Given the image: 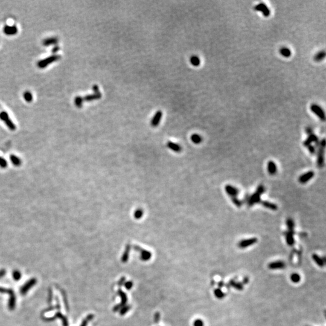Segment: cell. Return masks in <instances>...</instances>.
<instances>
[{
	"label": "cell",
	"mask_w": 326,
	"mask_h": 326,
	"mask_svg": "<svg viewBox=\"0 0 326 326\" xmlns=\"http://www.w3.org/2000/svg\"><path fill=\"white\" fill-rule=\"evenodd\" d=\"M60 57H61L60 56L57 55H52L51 56H49L47 58H45L43 60H41L39 61L37 63V66L39 68H44L45 67H47L48 65H50V64L52 63L53 62L59 60L60 59Z\"/></svg>",
	"instance_id": "cell-1"
},
{
	"label": "cell",
	"mask_w": 326,
	"mask_h": 326,
	"mask_svg": "<svg viewBox=\"0 0 326 326\" xmlns=\"http://www.w3.org/2000/svg\"><path fill=\"white\" fill-rule=\"evenodd\" d=\"M0 119H1L7 126V127L11 130H15L16 129V127L14 123L11 120L9 117V114L5 112L2 111L0 113Z\"/></svg>",
	"instance_id": "cell-2"
},
{
	"label": "cell",
	"mask_w": 326,
	"mask_h": 326,
	"mask_svg": "<svg viewBox=\"0 0 326 326\" xmlns=\"http://www.w3.org/2000/svg\"><path fill=\"white\" fill-rule=\"evenodd\" d=\"M319 152H318V160H317V164L318 166L319 167H322L324 165V148L325 146V139H323L320 144H319Z\"/></svg>",
	"instance_id": "cell-3"
},
{
	"label": "cell",
	"mask_w": 326,
	"mask_h": 326,
	"mask_svg": "<svg viewBox=\"0 0 326 326\" xmlns=\"http://www.w3.org/2000/svg\"><path fill=\"white\" fill-rule=\"evenodd\" d=\"M134 248L140 252V257H141V259L143 261H148L149 260L151 257H152V254L151 253H150L149 251H147L146 250H144L143 248H141L140 246H137V245H134Z\"/></svg>",
	"instance_id": "cell-4"
},
{
	"label": "cell",
	"mask_w": 326,
	"mask_h": 326,
	"mask_svg": "<svg viewBox=\"0 0 326 326\" xmlns=\"http://www.w3.org/2000/svg\"><path fill=\"white\" fill-rule=\"evenodd\" d=\"M311 109L321 120L324 121L325 120V114L322 109L319 106L316 104H313L311 106Z\"/></svg>",
	"instance_id": "cell-5"
},
{
	"label": "cell",
	"mask_w": 326,
	"mask_h": 326,
	"mask_svg": "<svg viewBox=\"0 0 326 326\" xmlns=\"http://www.w3.org/2000/svg\"><path fill=\"white\" fill-rule=\"evenodd\" d=\"M37 283V280L36 279H31L29 280L26 283L24 284V285L21 288L20 293L22 295H25V293L32 287H33L35 284Z\"/></svg>",
	"instance_id": "cell-6"
},
{
	"label": "cell",
	"mask_w": 326,
	"mask_h": 326,
	"mask_svg": "<svg viewBox=\"0 0 326 326\" xmlns=\"http://www.w3.org/2000/svg\"><path fill=\"white\" fill-rule=\"evenodd\" d=\"M118 293L119 294V295L120 296L121 298H122V302L121 303L119 304V305H117L116 306L114 307L113 311L114 312H117L122 307H123L126 305L127 301V296L126 295V293L123 292L121 289H119V291H118Z\"/></svg>",
	"instance_id": "cell-7"
},
{
	"label": "cell",
	"mask_w": 326,
	"mask_h": 326,
	"mask_svg": "<svg viewBox=\"0 0 326 326\" xmlns=\"http://www.w3.org/2000/svg\"><path fill=\"white\" fill-rule=\"evenodd\" d=\"M257 242V239L255 237L254 238H250L247 239H245L241 240L239 243V247L241 248H245L248 247L251 245H253L254 243H255Z\"/></svg>",
	"instance_id": "cell-8"
},
{
	"label": "cell",
	"mask_w": 326,
	"mask_h": 326,
	"mask_svg": "<svg viewBox=\"0 0 326 326\" xmlns=\"http://www.w3.org/2000/svg\"><path fill=\"white\" fill-rule=\"evenodd\" d=\"M254 9L256 11H259L262 12L265 17H268V16H269L270 15V10L269 8L263 3H260L256 5Z\"/></svg>",
	"instance_id": "cell-9"
},
{
	"label": "cell",
	"mask_w": 326,
	"mask_h": 326,
	"mask_svg": "<svg viewBox=\"0 0 326 326\" xmlns=\"http://www.w3.org/2000/svg\"><path fill=\"white\" fill-rule=\"evenodd\" d=\"M225 189L226 193L229 196H230L231 198L237 197V196L239 194V190H238L237 188L231 185H226L225 186Z\"/></svg>",
	"instance_id": "cell-10"
},
{
	"label": "cell",
	"mask_w": 326,
	"mask_h": 326,
	"mask_svg": "<svg viewBox=\"0 0 326 326\" xmlns=\"http://www.w3.org/2000/svg\"><path fill=\"white\" fill-rule=\"evenodd\" d=\"M261 194L255 191V193L252 194L248 201V205L249 207L254 205L255 204H258L261 202Z\"/></svg>",
	"instance_id": "cell-11"
},
{
	"label": "cell",
	"mask_w": 326,
	"mask_h": 326,
	"mask_svg": "<svg viewBox=\"0 0 326 326\" xmlns=\"http://www.w3.org/2000/svg\"><path fill=\"white\" fill-rule=\"evenodd\" d=\"M314 172L313 171H309L301 175L299 178V182L301 184H305L314 176Z\"/></svg>",
	"instance_id": "cell-12"
},
{
	"label": "cell",
	"mask_w": 326,
	"mask_h": 326,
	"mask_svg": "<svg viewBox=\"0 0 326 326\" xmlns=\"http://www.w3.org/2000/svg\"><path fill=\"white\" fill-rule=\"evenodd\" d=\"M162 117V112L161 111H158L155 114L153 118L151 120V124L153 127H156L160 123L161 119Z\"/></svg>",
	"instance_id": "cell-13"
},
{
	"label": "cell",
	"mask_w": 326,
	"mask_h": 326,
	"mask_svg": "<svg viewBox=\"0 0 326 326\" xmlns=\"http://www.w3.org/2000/svg\"><path fill=\"white\" fill-rule=\"evenodd\" d=\"M56 318H59L60 319H62V323H63V326H68V321H67V318L65 317V316H63L60 312H57L56 314V315L52 317V318H45L44 320L45 321H53L55 319H56Z\"/></svg>",
	"instance_id": "cell-14"
},
{
	"label": "cell",
	"mask_w": 326,
	"mask_h": 326,
	"mask_svg": "<svg viewBox=\"0 0 326 326\" xmlns=\"http://www.w3.org/2000/svg\"><path fill=\"white\" fill-rule=\"evenodd\" d=\"M18 28L15 25L9 26V25H6L3 28V31L6 35L11 36V35H15L18 33Z\"/></svg>",
	"instance_id": "cell-15"
},
{
	"label": "cell",
	"mask_w": 326,
	"mask_h": 326,
	"mask_svg": "<svg viewBox=\"0 0 326 326\" xmlns=\"http://www.w3.org/2000/svg\"><path fill=\"white\" fill-rule=\"evenodd\" d=\"M101 97H102L101 92L94 93L93 94H90V95H86L85 97L83 98V100H84V101H85V102H91V101H93V100H95L99 99H100Z\"/></svg>",
	"instance_id": "cell-16"
},
{
	"label": "cell",
	"mask_w": 326,
	"mask_h": 326,
	"mask_svg": "<svg viewBox=\"0 0 326 326\" xmlns=\"http://www.w3.org/2000/svg\"><path fill=\"white\" fill-rule=\"evenodd\" d=\"M312 143H318V138L317 136L314 134L309 135L308 138L304 142V145L305 146H309L310 145H311Z\"/></svg>",
	"instance_id": "cell-17"
},
{
	"label": "cell",
	"mask_w": 326,
	"mask_h": 326,
	"mask_svg": "<svg viewBox=\"0 0 326 326\" xmlns=\"http://www.w3.org/2000/svg\"><path fill=\"white\" fill-rule=\"evenodd\" d=\"M167 146L170 149L172 150L174 152H179L181 151V147L177 143H173L172 141H169L167 142Z\"/></svg>",
	"instance_id": "cell-18"
},
{
	"label": "cell",
	"mask_w": 326,
	"mask_h": 326,
	"mask_svg": "<svg viewBox=\"0 0 326 326\" xmlns=\"http://www.w3.org/2000/svg\"><path fill=\"white\" fill-rule=\"evenodd\" d=\"M267 168H268V171L270 175H275L277 173V166L274 161H269L268 162Z\"/></svg>",
	"instance_id": "cell-19"
},
{
	"label": "cell",
	"mask_w": 326,
	"mask_h": 326,
	"mask_svg": "<svg viewBox=\"0 0 326 326\" xmlns=\"http://www.w3.org/2000/svg\"><path fill=\"white\" fill-rule=\"evenodd\" d=\"M10 298L9 301L8 307L10 311H13L14 310L15 306H16V297L15 295V293L13 292L10 293Z\"/></svg>",
	"instance_id": "cell-20"
},
{
	"label": "cell",
	"mask_w": 326,
	"mask_h": 326,
	"mask_svg": "<svg viewBox=\"0 0 326 326\" xmlns=\"http://www.w3.org/2000/svg\"><path fill=\"white\" fill-rule=\"evenodd\" d=\"M10 161L12 163V164L15 166H16V167H19L22 164V161L21 159L18 156H16L15 155H11L10 156Z\"/></svg>",
	"instance_id": "cell-21"
},
{
	"label": "cell",
	"mask_w": 326,
	"mask_h": 326,
	"mask_svg": "<svg viewBox=\"0 0 326 326\" xmlns=\"http://www.w3.org/2000/svg\"><path fill=\"white\" fill-rule=\"evenodd\" d=\"M58 41H59V40H58L57 38L52 37V38H49L44 39L43 41L42 44L44 46H49V45H51L56 44L58 42Z\"/></svg>",
	"instance_id": "cell-22"
},
{
	"label": "cell",
	"mask_w": 326,
	"mask_h": 326,
	"mask_svg": "<svg viewBox=\"0 0 326 326\" xmlns=\"http://www.w3.org/2000/svg\"><path fill=\"white\" fill-rule=\"evenodd\" d=\"M260 204H262L264 207L266 208H268V209H270L271 210H274V211H275L277 210V209H278V207H277V205L274 203H272V202H268V201H261L260 202Z\"/></svg>",
	"instance_id": "cell-23"
},
{
	"label": "cell",
	"mask_w": 326,
	"mask_h": 326,
	"mask_svg": "<svg viewBox=\"0 0 326 326\" xmlns=\"http://www.w3.org/2000/svg\"><path fill=\"white\" fill-rule=\"evenodd\" d=\"M130 246L129 245H127L126 247V249L124 250V252L122 255V261L123 262V263H126L127 262V260L129 259V253H130Z\"/></svg>",
	"instance_id": "cell-24"
},
{
	"label": "cell",
	"mask_w": 326,
	"mask_h": 326,
	"mask_svg": "<svg viewBox=\"0 0 326 326\" xmlns=\"http://www.w3.org/2000/svg\"><path fill=\"white\" fill-rule=\"evenodd\" d=\"M190 62L191 64L194 67H198L201 63L200 59L197 56H192L190 59Z\"/></svg>",
	"instance_id": "cell-25"
},
{
	"label": "cell",
	"mask_w": 326,
	"mask_h": 326,
	"mask_svg": "<svg viewBox=\"0 0 326 326\" xmlns=\"http://www.w3.org/2000/svg\"><path fill=\"white\" fill-rule=\"evenodd\" d=\"M191 140L195 144H199L202 141V138L199 134H194L191 137Z\"/></svg>",
	"instance_id": "cell-26"
},
{
	"label": "cell",
	"mask_w": 326,
	"mask_h": 326,
	"mask_svg": "<svg viewBox=\"0 0 326 326\" xmlns=\"http://www.w3.org/2000/svg\"><path fill=\"white\" fill-rule=\"evenodd\" d=\"M280 53L281 55H282L283 56H284L285 57H289L291 55L290 50L287 47H282L280 49Z\"/></svg>",
	"instance_id": "cell-27"
},
{
	"label": "cell",
	"mask_w": 326,
	"mask_h": 326,
	"mask_svg": "<svg viewBox=\"0 0 326 326\" xmlns=\"http://www.w3.org/2000/svg\"><path fill=\"white\" fill-rule=\"evenodd\" d=\"M325 53L324 51H321L317 53L314 57V59L315 61L319 62L323 60L325 58Z\"/></svg>",
	"instance_id": "cell-28"
},
{
	"label": "cell",
	"mask_w": 326,
	"mask_h": 326,
	"mask_svg": "<svg viewBox=\"0 0 326 326\" xmlns=\"http://www.w3.org/2000/svg\"><path fill=\"white\" fill-rule=\"evenodd\" d=\"M83 97L80 96H77L74 99V104L77 108H82L83 105Z\"/></svg>",
	"instance_id": "cell-29"
},
{
	"label": "cell",
	"mask_w": 326,
	"mask_h": 326,
	"mask_svg": "<svg viewBox=\"0 0 326 326\" xmlns=\"http://www.w3.org/2000/svg\"><path fill=\"white\" fill-rule=\"evenodd\" d=\"M24 98L26 102H31L33 100V95L30 91H25L24 94Z\"/></svg>",
	"instance_id": "cell-30"
},
{
	"label": "cell",
	"mask_w": 326,
	"mask_h": 326,
	"mask_svg": "<svg viewBox=\"0 0 326 326\" xmlns=\"http://www.w3.org/2000/svg\"><path fill=\"white\" fill-rule=\"evenodd\" d=\"M286 225L289 228V230H290V231H292L293 228H294V226H295V223H294V222H293V220L290 219V218H289L287 221H286Z\"/></svg>",
	"instance_id": "cell-31"
},
{
	"label": "cell",
	"mask_w": 326,
	"mask_h": 326,
	"mask_svg": "<svg viewBox=\"0 0 326 326\" xmlns=\"http://www.w3.org/2000/svg\"><path fill=\"white\" fill-rule=\"evenodd\" d=\"M286 240L288 244L290 245H293V243H294V240H293V234L292 231H290L287 234Z\"/></svg>",
	"instance_id": "cell-32"
},
{
	"label": "cell",
	"mask_w": 326,
	"mask_h": 326,
	"mask_svg": "<svg viewBox=\"0 0 326 326\" xmlns=\"http://www.w3.org/2000/svg\"><path fill=\"white\" fill-rule=\"evenodd\" d=\"M8 166V163L6 159L3 156H0V167L5 169Z\"/></svg>",
	"instance_id": "cell-33"
},
{
	"label": "cell",
	"mask_w": 326,
	"mask_h": 326,
	"mask_svg": "<svg viewBox=\"0 0 326 326\" xmlns=\"http://www.w3.org/2000/svg\"><path fill=\"white\" fill-rule=\"evenodd\" d=\"M143 216V210L142 209L139 208V209H137L135 211L134 217H135V219H141Z\"/></svg>",
	"instance_id": "cell-34"
},
{
	"label": "cell",
	"mask_w": 326,
	"mask_h": 326,
	"mask_svg": "<svg viewBox=\"0 0 326 326\" xmlns=\"http://www.w3.org/2000/svg\"><path fill=\"white\" fill-rule=\"evenodd\" d=\"M231 200H232V202H233V204H234L236 206H237V207H240L242 206V204H243L242 202L240 199H239L237 198V197L232 198H231Z\"/></svg>",
	"instance_id": "cell-35"
},
{
	"label": "cell",
	"mask_w": 326,
	"mask_h": 326,
	"mask_svg": "<svg viewBox=\"0 0 326 326\" xmlns=\"http://www.w3.org/2000/svg\"><path fill=\"white\" fill-rule=\"evenodd\" d=\"M13 277L16 281H18L21 277V274L20 272H19L18 271H14L13 272Z\"/></svg>",
	"instance_id": "cell-36"
},
{
	"label": "cell",
	"mask_w": 326,
	"mask_h": 326,
	"mask_svg": "<svg viewBox=\"0 0 326 326\" xmlns=\"http://www.w3.org/2000/svg\"><path fill=\"white\" fill-rule=\"evenodd\" d=\"M283 264V263L282 262H275V263H271L269 266L271 268H274V269H275V268H282Z\"/></svg>",
	"instance_id": "cell-37"
},
{
	"label": "cell",
	"mask_w": 326,
	"mask_h": 326,
	"mask_svg": "<svg viewBox=\"0 0 326 326\" xmlns=\"http://www.w3.org/2000/svg\"><path fill=\"white\" fill-rule=\"evenodd\" d=\"M300 277L299 276L298 274H292L291 275V280L293 282L297 283L300 281Z\"/></svg>",
	"instance_id": "cell-38"
},
{
	"label": "cell",
	"mask_w": 326,
	"mask_h": 326,
	"mask_svg": "<svg viewBox=\"0 0 326 326\" xmlns=\"http://www.w3.org/2000/svg\"><path fill=\"white\" fill-rule=\"evenodd\" d=\"M265 188L262 184H260L257 187V188L256 190V192H257L260 194L262 195L263 193H265Z\"/></svg>",
	"instance_id": "cell-39"
},
{
	"label": "cell",
	"mask_w": 326,
	"mask_h": 326,
	"mask_svg": "<svg viewBox=\"0 0 326 326\" xmlns=\"http://www.w3.org/2000/svg\"><path fill=\"white\" fill-rule=\"evenodd\" d=\"M94 316L92 315H90L87 317V318L86 319H85L82 323L81 324V325L80 326H87V324H88V322L90 321V320H91L92 318H93Z\"/></svg>",
	"instance_id": "cell-40"
},
{
	"label": "cell",
	"mask_w": 326,
	"mask_h": 326,
	"mask_svg": "<svg viewBox=\"0 0 326 326\" xmlns=\"http://www.w3.org/2000/svg\"><path fill=\"white\" fill-rule=\"evenodd\" d=\"M129 309H130V307H129V306H123V308L121 309V311H120V314H121V315H124L126 312H127L129 310Z\"/></svg>",
	"instance_id": "cell-41"
},
{
	"label": "cell",
	"mask_w": 326,
	"mask_h": 326,
	"mask_svg": "<svg viewBox=\"0 0 326 326\" xmlns=\"http://www.w3.org/2000/svg\"><path fill=\"white\" fill-rule=\"evenodd\" d=\"M193 325H194V326H204V323H203L202 320L197 319V320L194 321Z\"/></svg>",
	"instance_id": "cell-42"
},
{
	"label": "cell",
	"mask_w": 326,
	"mask_h": 326,
	"mask_svg": "<svg viewBox=\"0 0 326 326\" xmlns=\"http://www.w3.org/2000/svg\"><path fill=\"white\" fill-rule=\"evenodd\" d=\"M12 292L13 291L12 289H7L3 287H0V293H7L9 294H10V293H12Z\"/></svg>",
	"instance_id": "cell-43"
},
{
	"label": "cell",
	"mask_w": 326,
	"mask_h": 326,
	"mask_svg": "<svg viewBox=\"0 0 326 326\" xmlns=\"http://www.w3.org/2000/svg\"><path fill=\"white\" fill-rule=\"evenodd\" d=\"M124 286H125V287H126L127 289L129 290V289H131V288L132 287V286H133V283H132V282H127L125 283Z\"/></svg>",
	"instance_id": "cell-44"
},
{
	"label": "cell",
	"mask_w": 326,
	"mask_h": 326,
	"mask_svg": "<svg viewBox=\"0 0 326 326\" xmlns=\"http://www.w3.org/2000/svg\"><path fill=\"white\" fill-rule=\"evenodd\" d=\"M92 90L94 91V93H99V92H100L99 88V87H98V85H94L92 86Z\"/></svg>",
	"instance_id": "cell-45"
},
{
	"label": "cell",
	"mask_w": 326,
	"mask_h": 326,
	"mask_svg": "<svg viewBox=\"0 0 326 326\" xmlns=\"http://www.w3.org/2000/svg\"><path fill=\"white\" fill-rule=\"evenodd\" d=\"M308 149H309V152H311V154H314L315 152V149L314 148V146H313L312 145H310L308 146Z\"/></svg>",
	"instance_id": "cell-46"
},
{
	"label": "cell",
	"mask_w": 326,
	"mask_h": 326,
	"mask_svg": "<svg viewBox=\"0 0 326 326\" xmlns=\"http://www.w3.org/2000/svg\"><path fill=\"white\" fill-rule=\"evenodd\" d=\"M6 274V271L5 269H1L0 270V279L2 278L3 277H4Z\"/></svg>",
	"instance_id": "cell-47"
},
{
	"label": "cell",
	"mask_w": 326,
	"mask_h": 326,
	"mask_svg": "<svg viewBox=\"0 0 326 326\" xmlns=\"http://www.w3.org/2000/svg\"><path fill=\"white\" fill-rule=\"evenodd\" d=\"M159 320V313H156L155 314V321L156 322H158Z\"/></svg>",
	"instance_id": "cell-48"
},
{
	"label": "cell",
	"mask_w": 326,
	"mask_h": 326,
	"mask_svg": "<svg viewBox=\"0 0 326 326\" xmlns=\"http://www.w3.org/2000/svg\"><path fill=\"white\" fill-rule=\"evenodd\" d=\"M306 132L310 135V134H312V129L311 128V127H307L306 129Z\"/></svg>",
	"instance_id": "cell-49"
},
{
	"label": "cell",
	"mask_w": 326,
	"mask_h": 326,
	"mask_svg": "<svg viewBox=\"0 0 326 326\" xmlns=\"http://www.w3.org/2000/svg\"><path fill=\"white\" fill-rule=\"evenodd\" d=\"M124 280H125V278H124V277H123V278H122V279L120 280V281L119 282V284L120 286H122V285L123 284V283H124Z\"/></svg>",
	"instance_id": "cell-50"
},
{
	"label": "cell",
	"mask_w": 326,
	"mask_h": 326,
	"mask_svg": "<svg viewBox=\"0 0 326 326\" xmlns=\"http://www.w3.org/2000/svg\"><path fill=\"white\" fill-rule=\"evenodd\" d=\"M59 50V47H55V48H53V53H55V52H57V51H58Z\"/></svg>",
	"instance_id": "cell-51"
},
{
	"label": "cell",
	"mask_w": 326,
	"mask_h": 326,
	"mask_svg": "<svg viewBox=\"0 0 326 326\" xmlns=\"http://www.w3.org/2000/svg\"><path fill=\"white\" fill-rule=\"evenodd\" d=\"M0 109H2V107L1 106V105H0Z\"/></svg>",
	"instance_id": "cell-52"
}]
</instances>
